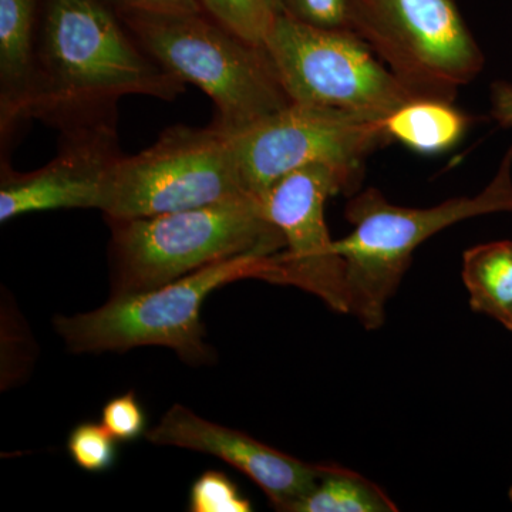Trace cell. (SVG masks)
<instances>
[{
	"label": "cell",
	"instance_id": "cell-26",
	"mask_svg": "<svg viewBox=\"0 0 512 512\" xmlns=\"http://www.w3.org/2000/svg\"><path fill=\"white\" fill-rule=\"evenodd\" d=\"M271 2V5L274 6V0H269Z\"/></svg>",
	"mask_w": 512,
	"mask_h": 512
},
{
	"label": "cell",
	"instance_id": "cell-12",
	"mask_svg": "<svg viewBox=\"0 0 512 512\" xmlns=\"http://www.w3.org/2000/svg\"><path fill=\"white\" fill-rule=\"evenodd\" d=\"M156 446H170L221 458L252 481L278 511L295 512L322 476L323 464L305 463L242 433L174 404L146 433Z\"/></svg>",
	"mask_w": 512,
	"mask_h": 512
},
{
	"label": "cell",
	"instance_id": "cell-20",
	"mask_svg": "<svg viewBox=\"0 0 512 512\" xmlns=\"http://www.w3.org/2000/svg\"><path fill=\"white\" fill-rule=\"evenodd\" d=\"M274 8L316 28H349V0H274Z\"/></svg>",
	"mask_w": 512,
	"mask_h": 512
},
{
	"label": "cell",
	"instance_id": "cell-16",
	"mask_svg": "<svg viewBox=\"0 0 512 512\" xmlns=\"http://www.w3.org/2000/svg\"><path fill=\"white\" fill-rule=\"evenodd\" d=\"M383 488L339 464H323L318 484L295 512H396Z\"/></svg>",
	"mask_w": 512,
	"mask_h": 512
},
{
	"label": "cell",
	"instance_id": "cell-14",
	"mask_svg": "<svg viewBox=\"0 0 512 512\" xmlns=\"http://www.w3.org/2000/svg\"><path fill=\"white\" fill-rule=\"evenodd\" d=\"M390 140L399 141L414 153H446L460 143L470 117L453 103L434 99L407 101L383 120Z\"/></svg>",
	"mask_w": 512,
	"mask_h": 512
},
{
	"label": "cell",
	"instance_id": "cell-5",
	"mask_svg": "<svg viewBox=\"0 0 512 512\" xmlns=\"http://www.w3.org/2000/svg\"><path fill=\"white\" fill-rule=\"evenodd\" d=\"M241 279L278 284V254L225 259L160 288L110 298L96 311L57 316L55 329L73 353L161 346L174 350L184 362L204 365L214 356L205 342L202 305L215 289Z\"/></svg>",
	"mask_w": 512,
	"mask_h": 512
},
{
	"label": "cell",
	"instance_id": "cell-11",
	"mask_svg": "<svg viewBox=\"0 0 512 512\" xmlns=\"http://www.w3.org/2000/svg\"><path fill=\"white\" fill-rule=\"evenodd\" d=\"M123 157L117 121L63 131L56 157L19 173L2 158L0 222L33 212L103 210L114 165Z\"/></svg>",
	"mask_w": 512,
	"mask_h": 512
},
{
	"label": "cell",
	"instance_id": "cell-15",
	"mask_svg": "<svg viewBox=\"0 0 512 512\" xmlns=\"http://www.w3.org/2000/svg\"><path fill=\"white\" fill-rule=\"evenodd\" d=\"M461 278L471 309L503 323L512 311V241L488 242L467 249Z\"/></svg>",
	"mask_w": 512,
	"mask_h": 512
},
{
	"label": "cell",
	"instance_id": "cell-19",
	"mask_svg": "<svg viewBox=\"0 0 512 512\" xmlns=\"http://www.w3.org/2000/svg\"><path fill=\"white\" fill-rule=\"evenodd\" d=\"M191 512H249L252 505L220 471H207L191 488Z\"/></svg>",
	"mask_w": 512,
	"mask_h": 512
},
{
	"label": "cell",
	"instance_id": "cell-18",
	"mask_svg": "<svg viewBox=\"0 0 512 512\" xmlns=\"http://www.w3.org/2000/svg\"><path fill=\"white\" fill-rule=\"evenodd\" d=\"M116 441L103 424L82 423L70 433L67 450L82 470L104 473L116 463Z\"/></svg>",
	"mask_w": 512,
	"mask_h": 512
},
{
	"label": "cell",
	"instance_id": "cell-6",
	"mask_svg": "<svg viewBox=\"0 0 512 512\" xmlns=\"http://www.w3.org/2000/svg\"><path fill=\"white\" fill-rule=\"evenodd\" d=\"M264 47L291 103L383 121L419 99L355 30L316 28L276 12Z\"/></svg>",
	"mask_w": 512,
	"mask_h": 512
},
{
	"label": "cell",
	"instance_id": "cell-8",
	"mask_svg": "<svg viewBox=\"0 0 512 512\" xmlns=\"http://www.w3.org/2000/svg\"><path fill=\"white\" fill-rule=\"evenodd\" d=\"M248 195L242 188L231 134L173 126L153 146L114 165L103 212L106 220L153 217Z\"/></svg>",
	"mask_w": 512,
	"mask_h": 512
},
{
	"label": "cell",
	"instance_id": "cell-7",
	"mask_svg": "<svg viewBox=\"0 0 512 512\" xmlns=\"http://www.w3.org/2000/svg\"><path fill=\"white\" fill-rule=\"evenodd\" d=\"M349 29L419 99L453 103L484 69L456 0H349Z\"/></svg>",
	"mask_w": 512,
	"mask_h": 512
},
{
	"label": "cell",
	"instance_id": "cell-22",
	"mask_svg": "<svg viewBox=\"0 0 512 512\" xmlns=\"http://www.w3.org/2000/svg\"><path fill=\"white\" fill-rule=\"evenodd\" d=\"M116 12L198 13L204 12L200 0H104Z\"/></svg>",
	"mask_w": 512,
	"mask_h": 512
},
{
	"label": "cell",
	"instance_id": "cell-2",
	"mask_svg": "<svg viewBox=\"0 0 512 512\" xmlns=\"http://www.w3.org/2000/svg\"><path fill=\"white\" fill-rule=\"evenodd\" d=\"M107 224L110 298L160 288L235 256L275 255L285 248L284 235L252 195Z\"/></svg>",
	"mask_w": 512,
	"mask_h": 512
},
{
	"label": "cell",
	"instance_id": "cell-25",
	"mask_svg": "<svg viewBox=\"0 0 512 512\" xmlns=\"http://www.w3.org/2000/svg\"><path fill=\"white\" fill-rule=\"evenodd\" d=\"M508 498H510L512 504V487L510 488V493H508Z\"/></svg>",
	"mask_w": 512,
	"mask_h": 512
},
{
	"label": "cell",
	"instance_id": "cell-24",
	"mask_svg": "<svg viewBox=\"0 0 512 512\" xmlns=\"http://www.w3.org/2000/svg\"><path fill=\"white\" fill-rule=\"evenodd\" d=\"M501 325H503L505 329L510 330V332L512 333V311L510 312V315H508L507 318L503 320V323H501Z\"/></svg>",
	"mask_w": 512,
	"mask_h": 512
},
{
	"label": "cell",
	"instance_id": "cell-9",
	"mask_svg": "<svg viewBox=\"0 0 512 512\" xmlns=\"http://www.w3.org/2000/svg\"><path fill=\"white\" fill-rule=\"evenodd\" d=\"M389 141L383 121L296 103L231 134L239 181L255 198L313 164L332 165L360 178L367 157Z\"/></svg>",
	"mask_w": 512,
	"mask_h": 512
},
{
	"label": "cell",
	"instance_id": "cell-3",
	"mask_svg": "<svg viewBox=\"0 0 512 512\" xmlns=\"http://www.w3.org/2000/svg\"><path fill=\"white\" fill-rule=\"evenodd\" d=\"M500 212L512 214V146L493 180L473 197L430 208L394 205L377 188L350 198L345 215L353 231L335 242L346 264L348 315L366 330L382 328L387 305L421 244L458 222Z\"/></svg>",
	"mask_w": 512,
	"mask_h": 512
},
{
	"label": "cell",
	"instance_id": "cell-17",
	"mask_svg": "<svg viewBox=\"0 0 512 512\" xmlns=\"http://www.w3.org/2000/svg\"><path fill=\"white\" fill-rule=\"evenodd\" d=\"M215 22L255 46L264 47L276 10L269 0H200Z\"/></svg>",
	"mask_w": 512,
	"mask_h": 512
},
{
	"label": "cell",
	"instance_id": "cell-21",
	"mask_svg": "<svg viewBox=\"0 0 512 512\" xmlns=\"http://www.w3.org/2000/svg\"><path fill=\"white\" fill-rule=\"evenodd\" d=\"M101 424L117 441H134L146 433L147 417L134 392L110 400L101 412Z\"/></svg>",
	"mask_w": 512,
	"mask_h": 512
},
{
	"label": "cell",
	"instance_id": "cell-4",
	"mask_svg": "<svg viewBox=\"0 0 512 512\" xmlns=\"http://www.w3.org/2000/svg\"><path fill=\"white\" fill-rule=\"evenodd\" d=\"M119 16L148 55L210 97L217 109L212 123L225 133H239L291 104L265 47L234 35L207 13Z\"/></svg>",
	"mask_w": 512,
	"mask_h": 512
},
{
	"label": "cell",
	"instance_id": "cell-23",
	"mask_svg": "<svg viewBox=\"0 0 512 512\" xmlns=\"http://www.w3.org/2000/svg\"><path fill=\"white\" fill-rule=\"evenodd\" d=\"M491 117L505 130H512V83L497 80L490 89Z\"/></svg>",
	"mask_w": 512,
	"mask_h": 512
},
{
	"label": "cell",
	"instance_id": "cell-1",
	"mask_svg": "<svg viewBox=\"0 0 512 512\" xmlns=\"http://www.w3.org/2000/svg\"><path fill=\"white\" fill-rule=\"evenodd\" d=\"M185 83L143 49L104 0H42L29 121L60 133L117 121L123 97L174 100Z\"/></svg>",
	"mask_w": 512,
	"mask_h": 512
},
{
	"label": "cell",
	"instance_id": "cell-10",
	"mask_svg": "<svg viewBox=\"0 0 512 512\" xmlns=\"http://www.w3.org/2000/svg\"><path fill=\"white\" fill-rule=\"evenodd\" d=\"M359 184L349 171L313 164L286 175L259 198L285 239L278 252V284L312 293L342 315L349 311L346 264L330 237L325 207L330 197L353 194Z\"/></svg>",
	"mask_w": 512,
	"mask_h": 512
},
{
	"label": "cell",
	"instance_id": "cell-13",
	"mask_svg": "<svg viewBox=\"0 0 512 512\" xmlns=\"http://www.w3.org/2000/svg\"><path fill=\"white\" fill-rule=\"evenodd\" d=\"M42 0H0V138L2 150L29 121Z\"/></svg>",
	"mask_w": 512,
	"mask_h": 512
}]
</instances>
